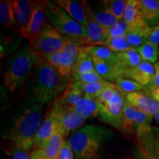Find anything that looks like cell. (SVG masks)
I'll return each mask as SVG.
<instances>
[{"label":"cell","instance_id":"1","mask_svg":"<svg viewBox=\"0 0 159 159\" xmlns=\"http://www.w3.org/2000/svg\"><path fill=\"white\" fill-rule=\"evenodd\" d=\"M70 80L61 75L35 52L34 67L28 80L30 98L32 102L43 105L52 102L66 90Z\"/></svg>","mask_w":159,"mask_h":159},{"label":"cell","instance_id":"2","mask_svg":"<svg viewBox=\"0 0 159 159\" xmlns=\"http://www.w3.org/2000/svg\"><path fill=\"white\" fill-rule=\"evenodd\" d=\"M43 105L32 102L16 115L7 132V139L16 150L33 148L35 137L41 125Z\"/></svg>","mask_w":159,"mask_h":159},{"label":"cell","instance_id":"3","mask_svg":"<svg viewBox=\"0 0 159 159\" xmlns=\"http://www.w3.org/2000/svg\"><path fill=\"white\" fill-rule=\"evenodd\" d=\"M112 131L97 125H89L73 133L68 139L75 159H99L104 143Z\"/></svg>","mask_w":159,"mask_h":159},{"label":"cell","instance_id":"4","mask_svg":"<svg viewBox=\"0 0 159 159\" xmlns=\"http://www.w3.org/2000/svg\"><path fill=\"white\" fill-rule=\"evenodd\" d=\"M35 51L30 44L23 46L10 57L6 64L4 83L11 92L30 77L35 63Z\"/></svg>","mask_w":159,"mask_h":159},{"label":"cell","instance_id":"5","mask_svg":"<svg viewBox=\"0 0 159 159\" xmlns=\"http://www.w3.org/2000/svg\"><path fill=\"white\" fill-rule=\"evenodd\" d=\"M46 15L51 25L66 38L76 41L83 47H88L87 30L73 19L55 1H47Z\"/></svg>","mask_w":159,"mask_h":159},{"label":"cell","instance_id":"6","mask_svg":"<svg viewBox=\"0 0 159 159\" xmlns=\"http://www.w3.org/2000/svg\"><path fill=\"white\" fill-rule=\"evenodd\" d=\"M99 105V118L104 123L124 132V112L126 97L118 90H105L97 98Z\"/></svg>","mask_w":159,"mask_h":159},{"label":"cell","instance_id":"7","mask_svg":"<svg viewBox=\"0 0 159 159\" xmlns=\"http://www.w3.org/2000/svg\"><path fill=\"white\" fill-rule=\"evenodd\" d=\"M68 40L51 24L47 23L36 40L30 45L41 56H46L62 50Z\"/></svg>","mask_w":159,"mask_h":159},{"label":"cell","instance_id":"8","mask_svg":"<svg viewBox=\"0 0 159 159\" xmlns=\"http://www.w3.org/2000/svg\"><path fill=\"white\" fill-rule=\"evenodd\" d=\"M49 108L54 114L56 124L65 138L70 133L80 128L87 119L65 105L57 97L52 102Z\"/></svg>","mask_w":159,"mask_h":159},{"label":"cell","instance_id":"9","mask_svg":"<svg viewBox=\"0 0 159 159\" xmlns=\"http://www.w3.org/2000/svg\"><path fill=\"white\" fill-rule=\"evenodd\" d=\"M134 136L139 159H159L158 127L148 125Z\"/></svg>","mask_w":159,"mask_h":159},{"label":"cell","instance_id":"10","mask_svg":"<svg viewBox=\"0 0 159 159\" xmlns=\"http://www.w3.org/2000/svg\"><path fill=\"white\" fill-rule=\"evenodd\" d=\"M46 3L47 1H37L28 24L25 29L19 32L24 38L28 40L29 44H32L36 40L41 30L47 23Z\"/></svg>","mask_w":159,"mask_h":159},{"label":"cell","instance_id":"11","mask_svg":"<svg viewBox=\"0 0 159 159\" xmlns=\"http://www.w3.org/2000/svg\"><path fill=\"white\" fill-rule=\"evenodd\" d=\"M153 117L131 106L126 101L124 112V132L135 135L145 127L151 125Z\"/></svg>","mask_w":159,"mask_h":159},{"label":"cell","instance_id":"12","mask_svg":"<svg viewBox=\"0 0 159 159\" xmlns=\"http://www.w3.org/2000/svg\"><path fill=\"white\" fill-rule=\"evenodd\" d=\"M142 62V57L136 50H130L118 53L117 62L113 66L114 80L118 77H127ZM115 82V81H114Z\"/></svg>","mask_w":159,"mask_h":159},{"label":"cell","instance_id":"13","mask_svg":"<svg viewBox=\"0 0 159 159\" xmlns=\"http://www.w3.org/2000/svg\"><path fill=\"white\" fill-rule=\"evenodd\" d=\"M85 12H86L87 21H88V27H87V33H88V39H87V45L88 47L91 46H104L107 39V30L103 29L99 23L97 22L94 17V11L91 7L88 2L84 1Z\"/></svg>","mask_w":159,"mask_h":159},{"label":"cell","instance_id":"14","mask_svg":"<svg viewBox=\"0 0 159 159\" xmlns=\"http://www.w3.org/2000/svg\"><path fill=\"white\" fill-rule=\"evenodd\" d=\"M82 47L83 46L76 41L69 39L64 48L61 51L60 64L57 71L63 77L71 79V70Z\"/></svg>","mask_w":159,"mask_h":159},{"label":"cell","instance_id":"15","mask_svg":"<svg viewBox=\"0 0 159 159\" xmlns=\"http://www.w3.org/2000/svg\"><path fill=\"white\" fill-rule=\"evenodd\" d=\"M125 97L126 101L131 106L152 117L159 111L158 103L144 91L130 93Z\"/></svg>","mask_w":159,"mask_h":159},{"label":"cell","instance_id":"16","mask_svg":"<svg viewBox=\"0 0 159 159\" xmlns=\"http://www.w3.org/2000/svg\"><path fill=\"white\" fill-rule=\"evenodd\" d=\"M56 127V121L54 114L49 108L45 115V118L41 123L35 137L33 149H42L47 144Z\"/></svg>","mask_w":159,"mask_h":159},{"label":"cell","instance_id":"17","mask_svg":"<svg viewBox=\"0 0 159 159\" xmlns=\"http://www.w3.org/2000/svg\"><path fill=\"white\" fill-rule=\"evenodd\" d=\"M55 2L63 8L77 22L80 24L87 30L86 12L84 1H75V0H55Z\"/></svg>","mask_w":159,"mask_h":159},{"label":"cell","instance_id":"18","mask_svg":"<svg viewBox=\"0 0 159 159\" xmlns=\"http://www.w3.org/2000/svg\"><path fill=\"white\" fill-rule=\"evenodd\" d=\"M37 1L28 0H15L12 1V5L14 9L16 19L19 32L25 29L27 25L30 16L33 13Z\"/></svg>","mask_w":159,"mask_h":159},{"label":"cell","instance_id":"19","mask_svg":"<svg viewBox=\"0 0 159 159\" xmlns=\"http://www.w3.org/2000/svg\"><path fill=\"white\" fill-rule=\"evenodd\" d=\"M66 139L64 135L59 127L56 124V127L50 138L43 148L40 150H42L43 154L48 159H58L61 150Z\"/></svg>","mask_w":159,"mask_h":159},{"label":"cell","instance_id":"20","mask_svg":"<svg viewBox=\"0 0 159 159\" xmlns=\"http://www.w3.org/2000/svg\"><path fill=\"white\" fill-rule=\"evenodd\" d=\"M155 66L152 63L143 61L136 67L127 78L136 81L142 86H148L151 84L155 76Z\"/></svg>","mask_w":159,"mask_h":159},{"label":"cell","instance_id":"21","mask_svg":"<svg viewBox=\"0 0 159 159\" xmlns=\"http://www.w3.org/2000/svg\"><path fill=\"white\" fill-rule=\"evenodd\" d=\"M75 87H77L84 96L91 97L93 99H97L103 91L108 89H116V85L115 83L108 82V81H101V82L93 83H83L80 82H73Z\"/></svg>","mask_w":159,"mask_h":159},{"label":"cell","instance_id":"22","mask_svg":"<svg viewBox=\"0 0 159 159\" xmlns=\"http://www.w3.org/2000/svg\"><path fill=\"white\" fill-rule=\"evenodd\" d=\"M123 20L130 27L147 25L142 17L141 0H128Z\"/></svg>","mask_w":159,"mask_h":159},{"label":"cell","instance_id":"23","mask_svg":"<svg viewBox=\"0 0 159 159\" xmlns=\"http://www.w3.org/2000/svg\"><path fill=\"white\" fill-rule=\"evenodd\" d=\"M85 119L99 116V105L97 99L84 96L70 108Z\"/></svg>","mask_w":159,"mask_h":159},{"label":"cell","instance_id":"24","mask_svg":"<svg viewBox=\"0 0 159 159\" xmlns=\"http://www.w3.org/2000/svg\"><path fill=\"white\" fill-rule=\"evenodd\" d=\"M142 17L148 27L153 28L159 24V2L156 0H141Z\"/></svg>","mask_w":159,"mask_h":159},{"label":"cell","instance_id":"25","mask_svg":"<svg viewBox=\"0 0 159 159\" xmlns=\"http://www.w3.org/2000/svg\"><path fill=\"white\" fill-rule=\"evenodd\" d=\"M152 28L148 25L138 26V27H130L126 34L128 42L133 47H140L147 42L150 38Z\"/></svg>","mask_w":159,"mask_h":159},{"label":"cell","instance_id":"26","mask_svg":"<svg viewBox=\"0 0 159 159\" xmlns=\"http://www.w3.org/2000/svg\"><path fill=\"white\" fill-rule=\"evenodd\" d=\"M93 71H96L93 63L92 57L87 51L86 47H83L71 70V77L75 75H83Z\"/></svg>","mask_w":159,"mask_h":159},{"label":"cell","instance_id":"27","mask_svg":"<svg viewBox=\"0 0 159 159\" xmlns=\"http://www.w3.org/2000/svg\"><path fill=\"white\" fill-rule=\"evenodd\" d=\"M0 21L6 29H14L18 26L12 1L3 0L0 2Z\"/></svg>","mask_w":159,"mask_h":159},{"label":"cell","instance_id":"28","mask_svg":"<svg viewBox=\"0 0 159 159\" xmlns=\"http://www.w3.org/2000/svg\"><path fill=\"white\" fill-rule=\"evenodd\" d=\"M87 51L91 57H96L103 60L111 66H114L118 60V53L111 51L103 46H91L86 47Z\"/></svg>","mask_w":159,"mask_h":159},{"label":"cell","instance_id":"29","mask_svg":"<svg viewBox=\"0 0 159 159\" xmlns=\"http://www.w3.org/2000/svg\"><path fill=\"white\" fill-rule=\"evenodd\" d=\"M83 97L84 95L83 94V93L77 87H75L72 83L69 82V84L66 90L57 98L61 102L71 108Z\"/></svg>","mask_w":159,"mask_h":159},{"label":"cell","instance_id":"30","mask_svg":"<svg viewBox=\"0 0 159 159\" xmlns=\"http://www.w3.org/2000/svg\"><path fill=\"white\" fill-rule=\"evenodd\" d=\"M103 47H107L111 51L116 53L123 52L136 50V48L133 47L128 42L126 39V35L124 36H119L114 38H109L107 39L106 42Z\"/></svg>","mask_w":159,"mask_h":159},{"label":"cell","instance_id":"31","mask_svg":"<svg viewBox=\"0 0 159 159\" xmlns=\"http://www.w3.org/2000/svg\"><path fill=\"white\" fill-rule=\"evenodd\" d=\"M127 2L128 0H104L100 5L119 20H122Z\"/></svg>","mask_w":159,"mask_h":159},{"label":"cell","instance_id":"32","mask_svg":"<svg viewBox=\"0 0 159 159\" xmlns=\"http://www.w3.org/2000/svg\"><path fill=\"white\" fill-rule=\"evenodd\" d=\"M158 46L146 42L140 47H136V51L142 57L143 61L154 64L158 61Z\"/></svg>","mask_w":159,"mask_h":159},{"label":"cell","instance_id":"33","mask_svg":"<svg viewBox=\"0 0 159 159\" xmlns=\"http://www.w3.org/2000/svg\"><path fill=\"white\" fill-rule=\"evenodd\" d=\"M115 85L116 88L123 95L126 97V95L130 93L139 92L144 89V86L140 85L136 81L131 79L123 78V77H118L115 80Z\"/></svg>","mask_w":159,"mask_h":159},{"label":"cell","instance_id":"34","mask_svg":"<svg viewBox=\"0 0 159 159\" xmlns=\"http://www.w3.org/2000/svg\"><path fill=\"white\" fill-rule=\"evenodd\" d=\"M93 11H94V17L97 22L103 29L106 30L118 21H121L115 17L114 15L111 14L110 12L103 8L102 6L100 8L97 10L93 9Z\"/></svg>","mask_w":159,"mask_h":159},{"label":"cell","instance_id":"35","mask_svg":"<svg viewBox=\"0 0 159 159\" xmlns=\"http://www.w3.org/2000/svg\"><path fill=\"white\" fill-rule=\"evenodd\" d=\"M93 63L96 72L102 77L103 80L108 82H114V73H113V67L110 64L106 63L103 60L99 57H92Z\"/></svg>","mask_w":159,"mask_h":159},{"label":"cell","instance_id":"36","mask_svg":"<svg viewBox=\"0 0 159 159\" xmlns=\"http://www.w3.org/2000/svg\"><path fill=\"white\" fill-rule=\"evenodd\" d=\"M129 29V25L124 20H121L107 30V35L109 38H114L126 35Z\"/></svg>","mask_w":159,"mask_h":159},{"label":"cell","instance_id":"37","mask_svg":"<svg viewBox=\"0 0 159 159\" xmlns=\"http://www.w3.org/2000/svg\"><path fill=\"white\" fill-rule=\"evenodd\" d=\"M71 81L73 82H80L83 83H93L101 82V81H104L105 80L100 75H99L96 71H93V72L85 73L83 75H79L72 76L71 77Z\"/></svg>","mask_w":159,"mask_h":159},{"label":"cell","instance_id":"38","mask_svg":"<svg viewBox=\"0 0 159 159\" xmlns=\"http://www.w3.org/2000/svg\"><path fill=\"white\" fill-rule=\"evenodd\" d=\"M58 159H75V155L71 149L69 140L65 139L61 150Z\"/></svg>","mask_w":159,"mask_h":159},{"label":"cell","instance_id":"39","mask_svg":"<svg viewBox=\"0 0 159 159\" xmlns=\"http://www.w3.org/2000/svg\"><path fill=\"white\" fill-rule=\"evenodd\" d=\"M60 55H61V51L57 52L52 53V54L46 55V56H41L43 59L55 69L57 71L59 68L60 64Z\"/></svg>","mask_w":159,"mask_h":159},{"label":"cell","instance_id":"40","mask_svg":"<svg viewBox=\"0 0 159 159\" xmlns=\"http://www.w3.org/2000/svg\"><path fill=\"white\" fill-rule=\"evenodd\" d=\"M148 43H152V44L158 46L159 45V24L156 27L152 28V33L148 41H147Z\"/></svg>","mask_w":159,"mask_h":159},{"label":"cell","instance_id":"41","mask_svg":"<svg viewBox=\"0 0 159 159\" xmlns=\"http://www.w3.org/2000/svg\"><path fill=\"white\" fill-rule=\"evenodd\" d=\"M144 92L148 94L159 104V88L155 87H144Z\"/></svg>","mask_w":159,"mask_h":159},{"label":"cell","instance_id":"42","mask_svg":"<svg viewBox=\"0 0 159 159\" xmlns=\"http://www.w3.org/2000/svg\"><path fill=\"white\" fill-rule=\"evenodd\" d=\"M155 66V76L154 79L151 84L145 87H155V88H159V61L154 63Z\"/></svg>","mask_w":159,"mask_h":159},{"label":"cell","instance_id":"43","mask_svg":"<svg viewBox=\"0 0 159 159\" xmlns=\"http://www.w3.org/2000/svg\"><path fill=\"white\" fill-rule=\"evenodd\" d=\"M12 159H31L30 155L25 150H16L13 152Z\"/></svg>","mask_w":159,"mask_h":159},{"label":"cell","instance_id":"44","mask_svg":"<svg viewBox=\"0 0 159 159\" xmlns=\"http://www.w3.org/2000/svg\"><path fill=\"white\" fill-rule=\"evenodd\" d=\"M30 157L31 159H48L40 149H33Z\"/></svg>","mask_w":159,"mask_h":159},{"label":"cell","instance_id":"45","mask_svg":"<svg viewBox=\"0 0 159 159\" xmlns=\"http://www.w3.org/2000/svg\"><path fill=\"white\" fill-rule=\"evenodd\" d=\"M153 119H155V121H156L157 124H158L159 125V111H158V112L156 113V114L154 115L153 116Z\"/></svg>","mask_w":159,"mask_h":159},{"label":"cell","instance_id":"46","mask_svg":"<svg viewBox=\"0 0 159 159\" xmlns=\"http://www.w3.org/2000/svg\"><path fill=\"white\" fill-rule=\"evenodd\" d=\"M158 58H159V49H158Z\"/></svg>","mask_w":159,"mask_h":159},{"label":"cell","instance_id":"47","mask_svg":"<svg viewBox=\"0 0 159 159\" xmlns=\"http://www.w3.org/2000/svg\"><path fill=\"white\" fill-rule=\"evenodd\" d=\"M129 159H134V158H129Z\"/></svg>","mask_w":159,"mask_h":159},{"label":"cell","instance_id":"48","mask_svg":"<svg viewBox=\"0 0 159 159\" xmlns=\"http://www.w3.org/2000/svg\"><path fill=\"white\" fill-rule=\"evenodd\" d=\"M158 2H159V1H158Z\"/></svg>","mask_w":159,"mask_h":159}]
</instances>
